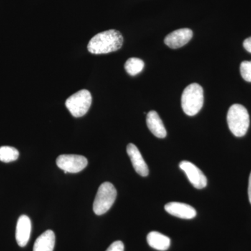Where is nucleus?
Instances as JSON below:
<instances>
[{
	"label": "nucleus",
	"mask_w": 251,
	"mask_h": 251,
	"mask_svg": "<svg viewBox=\"0 0 251 251\" xmlns=\"http://www.w3.org/2000/svg\"><path fill=\"white\" fill-rule=\"evenodd\" d=\"M123 41V36L120 31L110 29L94 36L89 42L87 49L94 54L110 53L121 49Z\"/></svg>",
	"instance_id": "obj_1"
},
{
	"label": "nucleus",
	"mask_w": 251,
	"mask_h": 251,
	"mask_svg": "<svg viewBox=\"0 0 251 251\" xmlns=\"http://www.w3.org/2000/svg\"><path fill=\"white\" fill-rule=\"evenodd\" d=\"M229 130L236 137L247 134L250 125V117L245 107L240 104H234L229 108L227 115Z\"/></svg>",
	"instance_id": "obj_2"
},
{
	"label": "nucleus",
	"mask_w": 251,
	"mask_h": 251,
	"mask_svg": "<svg viewBox=\"0 0 251 251\" xmlns=\"http://www.w3.org/2000/svg\"><path fill=\"white\" fill-rule=\"evenodd\" d=\"M204 103V92L198 83H192L184 89L181 96V107L188 116L197 115Z\"/></svg>",
	"instance_id": "obj_3"
},
{
	"label": "nucleus",
	"mask_w": 251,
	"mask_h": 251,
	"mask_svg": "<svg viewBox=\"0 0 251 251\" xmlns=\"http://www.w3.org/2000/svg\"><path fill=\"white\" fill-rule=\"evenodd\" d=\"M117 198V190L113 184L104 182L99 186L94 199L93 210L97 215H103L110 210Z\"/></svg>",
	"instance_id": "obj_4"
},
{
	"label": "nucleus",
	"mask_w": 251,
	"mask_h": 251,
	"mask_svg": "<svg viewBox=\"0 0 251 251\" xmlns=\"http://www.w3.org/2000/svg\"><path fill=\"white\" fill-rule=\"evenodd\" d=\"M92 97L87 90L79 91L66 100V107L73 116L80 117L84 116L92 105Z\"/></svg>",
	"instance_id": "obj_5"
},
{
	"label": "nucleus",
	"mask_w": 251,
	"mask_h": 251,
	"mask_svg": "<svg viewBox=\"0 0 251 251\" xmlns=\"http://www.w3.org/2000/svg\"><path fill=\"white\" fill-rule=\"evenodd\" d=\"M56 163L58 168L65 173H77L85 169L88 161L80 155L63 154L57 157Z\"/></svg>",
	"instance_id": "obj_6"
},
{
	"label": "nucleus",
	"mask_w": 251,
	"mask_h": 251,
	"mask_svg": "<svg viewBox=\"0 0 251 251\" xmlns=\"http://www.w3.org/2000/svg\"><path fill=\"white\" fill-rule=\"evenodd\" d=\"M179 168L184 172L191 184L197 189H202L207 185L205 175L197 166L191 162L183 161L179 163Z\"/></svg>",
	"instance_id": "obj_7"
},
{
	"label": "nucleus",
	"mask_w": 251,
	"mask_h": 251,
	"mask_svg": "<svg viewBox=\"0 0 251 251\" xmlns=\"http://www.w3.org/2000/svg\"><path fill=\"white\" fill-rule=\"evenodd\" d=\"M192 37L193 31L188 28H183L168 34L165 38L164 42L171 49H179L189 42Z\"/></svg>",
	"instance_id": "obj_8"
},
{
	"label": "nucleus",
	"mask_w": 251,
	"mask_h": 251,
	"mask_svg": "<svg viewBox=\"0 0 251 251\" xmlns=\"http://www.w3.org/2000/svg\"><path fill=\"white\" fill-rule=\"evenodd\" d=\"M165 210L171 214L182 219H193L197 215L196 209L192 206L185 203L171 202L165 205Z\"/></svg>",
	"instance_id": "obj_9"
},
{
	"label": "nucleus",
	"mask_w": 251,
	"mask_h": 251,
	"mask_svg": "<svg viewBox=\"0 0 251 251\" xmlns=\"http://www.w3.org/2000/svg\"><path fill=\"white\" fill-rule=\"evenodd\" d=\"M126 151L136 173L142 176H148L150 172L148 165L143 159V156L138 148L134 144H128L127 145Z\"/></svg>",
	"instance_id": "obj_10"
},
{
	"label": "nucleus",
	"mask_w": 251,
	"mask_h": 251,
	"mask_svg": "<svg viewBox=\"0 0 251 251\" xmlns=\"http://www.w3.org/2000/svg\"><path fill=\"white\" fill-rule=\"evenodd\" d=\"M31 223L28 216L22 215L18 220L16 226V239L18 245L24 247L27 245L30 238Z\"/></svg>",
	"instance_id": "obj_11"
},
{
	"label": "nucleus",
	"mask_w": 251,
	"mask_h": 251,
	"mask_svg": "<svg viewBox=\"0 0 251 251\" xmlns=\"http://www.w3.org/2000/svg\"><path fill=\"white\" fill-rule=\"evenodd\" d=\"M147 125L149 129L158 138H166L167 131L159 115L154 110L149 112L147 115Z\"/></svg>",
	"instance_id": "obj_12"
},
{
	"label": "nucleus",
	"mask_w": 251,
	"mask_h": 251,
	"mask_svg": "<svg viewBox=\"0 0 251 251\" xmlns=\"http://www.w3.org/2000/svg\"><path fill=\"white\" fill-rule=\"evenodd\" d=\"M55 244V235L53 231L46 230L36 239L33 251H53Z\"/></svg>",
	"instance_id": "obj_13"
},
{
	"label": "nucleus",
	"mask_w": 251,
	"mask_h": 251,
	"mask_svg": "<svg viewBox=\"0 0 251 251\" xmlns=\"http://www.w3.org/2000/svg\"><path fill=\"white\" fill-rule=\"evenodd\" d=\"M147 241L150 247L157 251H166L171 247V239L164 234L155 231L148 234Z\"/></svg>",
	"instance_id": "obj_14"
},
{
	"label": "nucleus",
	"mask_w": 251,
	"mask_h": 251,
	"mask_svg": "<svg viewBox=\"0 0 251 251\" xmlns=\"http://www.w3.org/2000/svg\"><path fill=\"white\" fill-rule=\"evenodd\" d=\"M144 67H145V63L143 61L135 57L128 59L126 62L125 65V70L132 76L140 74L143 70Z\"/></svg>",
	"instance_id": "obj_15"
},
{
	"label": "nucleus",
	"mask_w": 251,
	"mask_h": 251,
	"mask_svg": "<svg viewBox=\"0 0 251 251\" xmlns=\"http://www.w3.org/2000/svg\"><path fill=\"white\" fill-rule=\"evenodd\" d=\"M19 157V152L16 148L9 146L0 147V161L10 163L16 161Z\"/></svg>",
	"instance_id": "obj_16"
},
{
	"label": "nucleus",
	"mask_w": 251,
	"mask_h": 251,
	"mask_svg": "<svg viewBox=\"0 0 251 251\" xmlns=\"http://www.w3.org/2000/svg\"><path fill=\"white\" fill-rule=\"evenodd\" d=\"M241 75L247 82H251V61H244L240 66Z\"/></svg>",
	"instance_id": "obj_17"
},
{
	"label": "nucleus",
	"mask_w": 251,
	"mask_h": 251,
	"mask_svg": "<svg viewBox=\"0 0 251 251\" xmlns=\"http://www.w3.org/2000/svg\"><path fill=\"white\" fill-rule=\"evenodd\" d=\"M106 251H125V245L121 241L112 243Z\"/></svg>",
	"instance_id": "obj_18"
},
{
	"label": "nucleus",
	"mask_w": 251,
	"mask_h": 251,
	"mask_svg": "<svg viewBox=\"0 0 251 251\" xmlns=\"http://www.w3.org/2000/svg\"><path fill=\"white\" fill-rule=\"evenodd\" d=\"M243 45H244V49L251 53V36L244 41Z\"/></svg>",
	"instance_id": "obj_19"
},
{
	"label": "nucleus",
	"mask_w": 251,
	"mask_h": 251,
	"mask_svg": "<svg viewBox=\"0 0 251 251\" xmlns=\"http://www.w3.org/2000/svg\"><path fill=\"white\" fill-rule=\"evenodd\" d=\"M248 193H249V201H250V203L251 204V173L250 176H249V189H248Z\"/></svg>",
	"instance_id": "obj_20"
}]
</instances>
